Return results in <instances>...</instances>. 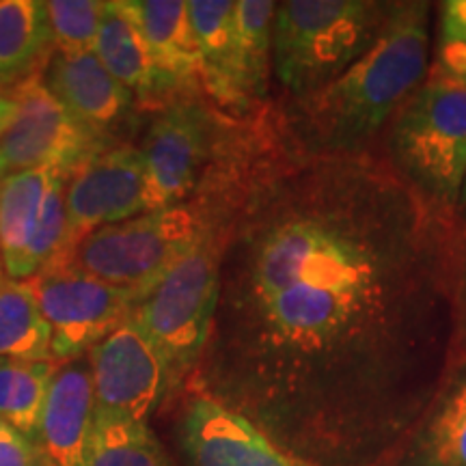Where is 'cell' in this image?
<instances>
[{"label": "cell", "mask_w": 466, "mask_h": 466, "mask_svg": "<svg viewBox=\"0 0 466 466\" xmlns=\"http://www.w3.org/2000/svg\"><path fill=\"white\" fill-rule=\"evenodd\" d=\"M261 199L231 302L242 401L309 464L378 466L458 367L464 225L376 151H299Z\"/></svg>", "instance_id": "6da1fadb"}, {"label": "cell", "mask_w": 466, "mask_h": 466, "mask_svg": "<svg viewBox=\"0 0 466 466\" xmlns=\"http://www.w3.org/2000/svg\"><path fill=\"white\" fill-rule=\"evenodd\" d=\"M434 5L395 3L374 46L322 89L294 100L300 154L357 156L387 130L430 72Z\"/></svg>", "instance_id": "7a4b0ae2"}, {"label": "cell", "mask_w": 466, "mask_h": 466, "mask_svg": "<svg viewBox=\"0 0 466 466\" xmlns=\"http://www.w3.org/2000/svg\"><path fill=\"white\" fill-rule=\"evenodd\" d=\"M395 3L288 0L272 22V72L294 100L322 89L380 37Z\"/></svg>", "instance_id": "3957f363"}, {"label": "cell", "mask_w": 466, "mask_h": 466, "mask_svg": "<svg viewBox=\"0 0 466 466\" xmlns=\"http://www.w3.org/2000/svg\"><path fill=\"white\" fill-rule=\"evenodd\" d=\"M384 158L419 195L456 212L466 177V83L430 66L387 126Z\"/></svg>", "instance_id": "277c9868"}, {"label": "cell", "mask_w": 466, "mask_h": 466, "mask_svg": "<svg viewBox=\"0 0 466 466\" xmlns=\"http://www.w3.org/2000/svg\"><path fill=\"white\" fill-rule=\"evenodd\" d=\"M206 233V218L184 203L149 209L124 223L86 233L66 264L130 289L141 302Z\"/></svg>", "instance_id": "5b68a950"}, {"label": "cell", "mask_w": 466, "mask_h": 466, "mask_svg": "<svg viewBox=\"0 0 466 466\" xmlns=\"http://www.w3.org/2000/svg\"><path fill=\"white\" fill-rule=\"evenodd\" d=\"M220 258L223 248L208 229L203 240L132 313L160 350L171 387L182 380L206 352L218 309Z\"/></svg>", "instance_id": "8992f818"}, {"label": "cell", "mask_w": 466, "mask_h": 466, "mask_svg": "<svg viewBox=\"0 0 466 466\" xmlns=\"http://www.w3.org/2000/svg\"><path fill=\"white\" fill-rule=\"evenodd\" d=\"M66 179L55 168H31L0 182V253L14 281L66 264Z\"/></svg>", "instance_id": "52a82bcc"}, {"label": "cell", "mask_w": 466, "mask_h": 466, "mask_svg": "<svg viewBox=\"0 0 466 466\" xmlns=\"http://www.w3.org/2000/svg\"><path fill=\"white\" fill-rule=\"evenodd\" d=\"M14 97L15 119L0 137V179L31 168H55L69 177L110 143L69 115L42 78H26Z\"/></svg>", "instance_id": "ba28073f"}, {"label": "cell", "mask_w": 466, "mask_h": 466, "mask_svg": "<svg viewBox=\"0 0 466 466\" xmlns=\"http://www.w3.org/2000/svg\"><path fill=\"white\" fill-rule=\"evenodd\" d=\"M46 319L52 330V359L83 354L119 329L138 300L130 289L78 270L69 264L46 268L33 279Z\"/></svg>", "instance_id": "9c48e42d"}, {"label": "cell", "mask_w": 466, "mask_h": 466, "mask_svg": "<svg viewBox=\"0 0 466 466\" xmlns=\"http://www.w3.org/2000/svg\"><path fill=\"white\" fill-rule=\"evenodd\" d=\"M66 212L67 258L86 233L149 212L147 173L141 149L113 145L76 168L66 186Z\"/></svg>", "instance_id": "30bf717a"}, {"label": "cell", "mask_w": 466, "mask_h": 466, "mask_svg": "<svg viewBox=\"0 0 466 466\" xmlns=\"http://www.w3.org/2000/svg\"><path fill=\"white\" fill-rule=\"evenodd\" d=\"M96 408L147 421L171 384L160 350L130 316L89 350Z\"/></svg>", "instance_id": "8fae6325"}, {"label": "cell", "mask_w": 466, "mask_h": 466, "mask_svg": "<svg viewBox=\"0 0 466 466\" xmlns=\"http://www.w3.org/2000/svg\"><path fill=\"white\" fill-rule=\"evenodd\" d=\"M212 116L199 102L168 104L138 149L147 173L149 209L182 206L195 190L212 147Z\"/></svg>", "instance_id": "7c38bea8"}, {"label": "cell", "mask_w": 466, "mask_h": 466, "mask_svg": "<svg viewBox=\"0 0 466 466\" xmlns=\"http://www.w3.org/2000/svg\"><path fill=\"white\" fill-rule=\"evenodd\" d=\"M179 445L190 466H313L214 395H199L179 421Z\"/></svg>", "instance_id": "4fadbf2b"}, {"label": "cell", "mask_w": 466, "mask_h": 466, "mask_svg": "<svg viewBox=\"0 0 466 466\" xmlns=\"http://www.w3.org/2000/svg\"><path fill=\"white\" fill-rule=\"evenodd\" d=\"M44 85L69 115L106 141L126 126L137 100L93 50L52 55Z\"/></svg>", "instance_id": "5bb4252c"}, {"label": "cell", "mask_w": 466, "mask_h": 466, "mask_svg": "<svg viewBox=\"0 0 466 466\" xmlns=\"http://www.w3.org/2000/svg\"><path fill=\"white\" fill-rule=\"evenodd\" d=\"M93 419L96 395L89 367L83 363L58 367L37 434L46 466H86Z\"/></svg>", "instance_id": "9a60e30c"}, {"label": "cell", "mask_w": 466, "mask_h": 466, "mask_svg": "<svg viewBox=\"0 0 466 466\" xmlns=\"http://www.w3.org/2000/svg\"><path fill=\"white\" fill-rule=\"evenodd\" d=\"M93 52L102 66L141 102L158 104L179 93V85L158 66L126 0H108Z\"/></svg>", "instance_id": "2e32d148"}, {"label": "cell", "mask_w": 466, "mask_h": 466, "mask_svg": "<svg viewBox=\"0 0 466 466\" xmlns=\"http://www.w3.org/2000/svg\"><path fill=\"white\" fill-rule=\"evenodd\" d=\"M190 20L201 58V83L223 108L250 106L242 85L231 0H190Z\"/></svg>", "instance_id": "e0dca14e"}, {"label": "cell", "mask_w": 466, "mask_h": 466, "mask_svg": "<svg viewBox=\"0 0 466 466\" xmlns=\"http://www.w3.org/2000/svg\"><path fill=\"white\" fill-rule=\"evenodd\" d=\"M395 466H466V363L442 384Z\"/></svg>", "instance_id": "ac0fdd59"}, {"label": "cell", "mask_w": 466, "mask_h": 466, "mask_svg": "<svg viewBox=\"0 0 466 466\" xmlns=\"http://www.w3.org/2000/svg\"><path fill=\"white\" fill-rule=\"evenodd\" d=\"M141 26L158 66L179 89L188 91L201 83V58L192 28L188 3L184 0H126Z\"/></svg>", "instance_id": "d6986e66"}, {"label": "cell", "mask_w": 466, "mask_h": 466, "mask_svg": "<svg viewBox=\"0 0 466 466\" xmlns=\"http://www.w3.org/2000/svg\"><path fill=\"white\" fill-rule=\"evenodd\" d=\"M0 359L55 360L50 324L31 283H0Z\"/></svg>", "instance_id": "ffe728a7"}, {"label": "cell", "mask_w": 466, "mask_h": 466, "mask_svg": "<svg viewBox=\"0 0 466 466\" xmlns=\"http://www.w3.org/2000/svg\"><path fill=\"white\" fill-rule=\"evenodd\" d=\"M86 466H168V456L145 421L96 408Z\"/></svg>", "instance_id": "44dd1931"}, {"label": "cell", "mask_w": 466, "mask_h": 466, "mask_svg": "<svg viewBox=\"0 0 466 466\" xmlns=\"http://www.w3.org/2000/svg\"><path fill=\"white\" fill-rule=\"evenodd\" d=\"M52 46L42 0H0V83L26 74Z\"/></svg>", "instance_id": "7402d4cb"}, {"label": "cell", "mask_w": 466, "mask_h": 466, "mask_svg": "<svg viewBox=\"0 0 466 466\" xmlns=\"http://www.w3.org/2000/svg\"><path fill=\"white\" fill-rule=\"evenodd\" d=\"M56 371L55 360L0 359V419L37 441L39 421Z\"/></svg>", "instance_id": "603a6c76"}, {"label": "cell", "mask_w": 466, "mask_h": 466, "mask_svg": "<svg viewBox=\"0 0 466 466\" xmlns=\"http://www.w3.org/2000/svg\"><path fill=\"white\" fill-rule=\"evenodd\" d=\"M277 3L272 0H238L233 9L240 56L242 85L248 102L266 96L272 69V22Z\"/></svg>", "instance_id": "cb8c5ba5"}, {"label": "cell", "mask_w": 466, "mask_h": 466, "mask_svg": "<svg viewBox=\"0 0 466 466\" xmlns=\"http://www.w3.org/2000/svg\"><path fill=\"white\" fill-rule=\"evenodd\" d=\"M106 0H50L46 3L56 52H86L96 46Z\"/></svg>", "instance_id": "d4e9b609"}, {"label": "cell", "mask_w": 466, "mask_h": 466, "mask_svg": "<svg viewBox=\"0 0 466 466\" xmlns=\"http://www.w3.org/2000/svg\"><path fill=\"white\" fill-rule=\"evenodd\" d=\"M439 7V46L432 67L466 83V0H447Z\"/></svg>", "instance_id": "484cf974"}, {"label": "cell", "mask_w": 466, "mask_h": 466, "mask_svg": "<svg viewBox=\"0 0 466 466\" xmlns=\"http://www.w3.org/2000/svg\"><path fill=\"white\" fill-rule=\"evenodd\" d=\"M0 466H46L37 441L17 432L0 419Z\"/></svg>", "instance_id": "4316f807"}, {"label": "cell", "mask_w": 466, "mask_h": 466, "mask_svg": "<svg viewBox=\"0 0 466 466\" xmlns=\"http://www.w3.org/2000/svg\"><path fill=\"white\" fill-rule=\"evenodd\" d=\"M458 365L466 363V264L460 283V302H458V346H456Z\"/></svg>", "instance_id": "83f0119b"}, {"label": "cell", "mask_w": 466, "mask_h": 466, "mask_svg": "<svg viewBox=\"0 0 466 466\" xmlns=\"http://www.w3.org/2000/svg\"><path fill=\"white\" fill-rule=\"evenodd\" d=\"M17 113V102L14 96L7 93H0V137L9 130V126L14 124Z\"/></svg>", "instance_id": "f1b7e54d"}, {"label": "cell", "mask_w": 466, "mask_h": 466, "mask_svg": "<svg viewBox=\"0 0 466 466\" xmlns=\"http://www.w3.org/2000/svg\"><path fill=\"white\" fill-rule=\"evenodd\" d=\"M460 223L464 225L466 229V177H464V184H462V192H460V201H458V209H456Z\"/></svg>", "instance_id": "f546056e"}, {"label": "cell", "mask_w": 466, "mask_h": 466, "mask_svg": "<svg viewBox=\"0 0 466 466\" xmlns=\"http://www.w3.org/2000/svg\"><path fill=\"white\" fill-rule=\"evenodd\" d=\"M3 268H5V264H3V253H0V283H3Z\"/></svg>", "instance_id": "4dcf8cb0"}, {"label": "cell", "mask_w": 466, "mask_h": 466, "mask_svg": "<svg viewBox=\"0 0 466 466\" xmlns=\"http://www.w3.org/2000/svg\"><path fill=\"white\" fill-rule=\"evenodd\" d=\"M0 182H3V179H0Z\"/></svg>", "instance_id": "1f68e13d"}]
</instances>
